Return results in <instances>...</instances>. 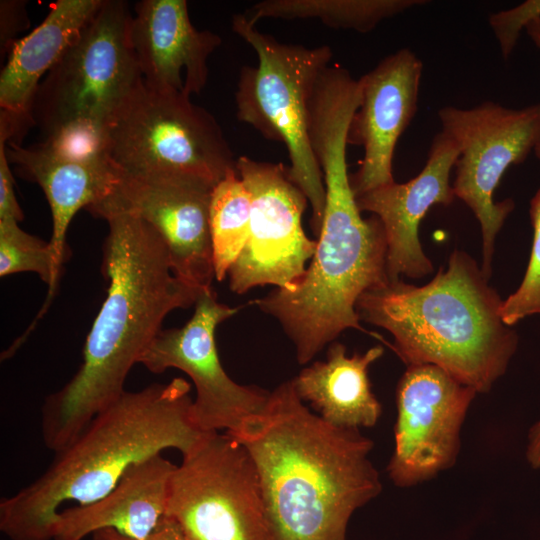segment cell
<instances>
[{
	"mask_svg": "<svg viewBox=\"0 0 540 540\" xmlns=\"http://www.w3.org/2000/svg\"><path fill=\"white\" fill-rule=\"evenodd\" d=\"M102 271L107 296L74 376L41 407V436L53 452L70 443L126 390V378L173 310L195 305L199 290L178 278L158 233L140 217L110 211Z\"/></svg>",
	"mask_w": 540,
	"mask_h": 540,
	"instance_id": "6da1fadb",
	"label": "cell"
},
{
	"mask_svg": "<svg viewBox=\"0 0 540 540\" xmlns=\"http://www.w3.org/2000/svg\"><path fill=\"white\" fill-rule=\"evenodd\" d=\"M228 435L254 461L272 540H346L352 514L382 490L372 440L311 412L292 380Z\"/></svg>",
	"mask_w": 540,
	"mask_h": 540,
	"instance_id": "7a4b0ae2",
	"label": "cell"
},
{
	"mask_svg": "<svg viewBox=\"0 0 540 540\" xmlns=\"http://www.w3.org/2000/svg\"><path fill=\"white\" fill-rule=\"evenodd\" d=\"M190 391L179 377L125 391L54 452L41 475L1 499V532L10 540H52L65 502L102 498L129 467L163 450L190 452L207 434L194 420Z\"/></svg>",
	"mask_w": 540,
	"mask_h": 540,
	"instance_id": "3957f363",
	"label": "cell"
},
{
	"mask_svg": "<svg viewBox=\"0 0 540 540\" xmlns=\"http://www.w3.org/2000/svg\"><path fill=\"white\" fill-rule=\"evenodd\" d=\"M476 261L454 250L423 286L401 279L364 292L360 320L393 336L389 346L407 365L437 366L477 393L506 372L518 335L501 318L503 300Z\"/></svg>",
	"mask_w": 540,
	"mask_h": 540,
	"instance_id": "277c9868",
	"label": "cell"
},
{
	"mask_svg": "<svg viewBox=\"0 0 540 540\" xmlns=\"http://www.w3.org/2000/svg\"><path fill=\"white\" fill-rule=\"evenodd\" d=\"M347 168L342 156L322 162L324 217L305 274L292 290L275 288L254 300L280 323L301 365L343 331H365L356 303L367 290L389 282L384 227L375 215L361 216Z\"/></svg>",
	"mask_w": 540,
	"mask_h": 540,
	"instance_id": "5b68a950",
	"label": "cell"
},
{
	"mask_svg": "<svg viewBox=\"0 0 540 540\" xmlns=\"http://www.w3.org/2000/svg\"><path fill=\"white\" fill-rule=\"evenodd\" d=\"M232 29L258 57L257 66L240 70L235 92L237 118L286 147L289 178L306 195L312 210L311 227L318 236L326 196L309 137V100L329 66L332 50L327 45L307 48L280 42L258 31L244 13L233 16Z\"/></svg>",
	"mask_w": 540,
	"mask_h": 540,
	"instance_id": "8992f818",
	"label": "cell"
},
{
	"mask_svg": "<svg viewBox=\"0 0 540 540\" xmlns=\"http://www.w3.org/2000/svg\"><path fill=\"white\" fill-rule=\"evenodd\" d=\"M108 159L118 174L196 178L215 186L236 170L222 128L203 107L143 79L105 122Z\"/></svg>",
	"mask_w": 540,
	"mask_h": 540,
	"instance_id": "52a82bcc",
	"label": "cell"
},
{
	"mask_svg": "<svg viewBox=\"0 0 540 540\" xmlns=\"http://www.w3.org/2000/svg\"><path fill=\"white\" fill-rule=\"evenodd\" d=\"M123 0L101 6L41 81L32 119L44 135L78 119L104 121L141 82Z\"/></svg>",
	"mask_w": 540,
	"mask_h": 540,
	"instance_id": "ba28073f",
	"label": "cell"
},
{
	"mask_svg": "<svg viewBox=\"0 0 540 540\" xmlns=\"http://www.w3.org/2000/svg\"><path fill=\"white\" fill-rule=\"evenodd\" d=\"M165 517L186 540H272L256 466L227 433H207L176 465Z\"/></svg>",
	"mask_w": 540,
	"mask_h": 540,
	"instance_id": "9c48e42d",
	"label": "cell"
},
{
	"mask_svg": "<svg viewBox=\"0 0 540 540\" xmlns=\"http://www.w3.org/2000/svg\"><path fill=\"white\" fill-rule=\"evenodd\" d=\"M438 115L459 149L452 189L480 223L481 269L489 278L496 236L514 209L512 199L495 202L494 192L507 168L523 163L540 143V103L513 109L486 101L468 109L446 106Z\"/></svg>",
	"mask_w": 540,
	"mask_h": 540,
	"instance_id": "30bf717a",
	"label": "cell"
},
{
	"mask_svg": "<svg viewBox=\"0 0 540 540\" xmlns=\"http://www.w3.org/2000/svg\"><path fill=\"white\" fill-rule=\"evenodd\" d=\"M236 171L251 194V225L248 241L228 271L229 287L237 294L265 285L292 290L317 247L302 226L308 199L282 163L240 156Z\"/></svg>",
	"mask_w": 540,
	"mask_h": 540,
	"instance_id": "8fae6325",
	"label": "cell"
},
{
	"mask_svg": "<svg viewBox=\"0 0 540 540\" xmlns=\"http://www.w3.org/2000/svg\"><path fill=\"white\" fill-rule=\"evenodd\" d=\"M202 290L191 319L180 328L161 330L139 363L155 374L169 368L186 373L196 389L193 417L203 432L237 433L265 406L269 391L241 385L225 372L216 348L217 326L238 312Z\"/></svg>",
	"mask_w": 540,
	"mask_h": 540,
	"instance_id": "7c38bea8",
	"label": "cell"
},
{
	"mask_svg": "<svg viewBox=\"0 0 540 540\" xmlns=\"http://www.w3.org/2000/svg\"><path fill=\"white\" fill-rule=\"evenodd\" d=\"M476 394L437 366H408L396 390L395 447L387 466L396 486L420 484L455 464Z\"/></svg>",
	"mask_w": 540,
	"mask_h": 540,
	"instance_id": "4fadbf2b",
	"label": "cell"
},
{
	"mask_svg": "<svg viewBox=\"0 0 540 540\" xmlns=\"http://www.w3.org/2000/svg\"><path fill=\"white\" fill-rule=\"evenodd\" d=\"M214 186L178 177L146 179L118 174L111 194L88 211L132 213L148 223L168 250L174 274L199 290L215 278L209 208Z\"/></svg>",
	"mask_w": 540,
	"mask_h": 540,
	"instance_id": "5bb4252c",
	"label": "cell"
},
{
	"mask_svg": "<svg viewBox=\"0 0 540 540\" xmlns=\"http://www.w3.org/2000/svg\"><path fill=\"white\" fill-rule=\"evenodd\" d=\"M422 70L421 60L404 48L358 80L360 105L347 137L348 144L364 149L359 169L349 177L355 198L395 181L394 150L416 113Z\"/></svg>",
	"mask_w": 540,
	"mask_h": 540,
	"instance_id": "9a60e30c",
	"label": "cell"
},
{
	"mask_svg": "<svg viewBox=\"0 0 540 540\" xmlns=\"http://www.w3.org/2000/svg\"><path fill=\"white\" fill-rule=\"evenodd\" d=\"M459 155L456 142L445 132L438 133L431 144L421 172L406 183L392 182L358 197L360 212L377 216L387 241L389 281L401 276L419 279L433 271L418 235L419 224L434 205H450L454 192L450 173Z\"/></svg>",
	"mask_w": 540,
	"mask_h": 540,
	"instance_id": "2e32d148",
	"label": "cell"
},
{
	"mask_svg": "<svg viewBox=\"0 0 540 540\" xmlns=\"http://www.w3.org/2000/svg\"><path fill=\"white\" fill-rule=\"evenodd\" d=\"M129 33L147 86L188 97L206 86L208 59L222 39L193 26L185 0L137 2Z\"/></svg>",
	"mask_w": 540,
	"mask_h": 540,
	"instance_id": "e0dca14e",
	"label": "cell"
},
{
	"mask_svg": "<svg viewBox=\"0 0 540 540\" xmlns=\"http://www.w3.org/2000/svg\"><path fill=\"white\" fill-rule=\"evenodd\" d=\"M175 468L161 453L132 465L102 498L60 510L53 540H82L102 529L136 540L147 538L164 517Z\"/></svg>",
	"mask_w": 540,
	"mask_h": 540,
	"instance_id": "ac0fdd59",
	"label": "cell"
},
{
	"mask_svg": "<svg viewBox=\"0 0 540 540\" xmlns=\"http://www.w3.org/2000/svg\"><path fill=\"white\" fill-rule=\"evenodd\" d=\"M6 153L18 173L36 182L47 198L52 214L49 242L62 269L68 257L66 234L74 215L108 197L118 173L112 165H91L58 157L41 143L23 147L19 142L9 141Z\"/></svg>",
	"mask_w": 540,
	"mask_h": 540,
	"instance_id": "d6986e66",
	"label": "cell"
},
{
	"mask_svg": "<svg viewBox=\"0 0 540 540\" xmlns=\"http://www.w3.org/2000/svg\"><path fill=\"white\" fill-rule=\"evenodd\" d=\"M103 0H58L28 35L16 39L0 74V109L32 117L42 77L78 37Z\"/></svg>",
	"mask_w": 540,
	"mask_h": 540,
	"instance_id": "ffe728a7",
	"label": "cell"
},
{
	"mask_svg": "<svg viewBox=\"0 0 540 540\" xmlns=\"http://www.w3.org/2000/svg\"><path fill=\"white\" fill-rule=\"evenodd\" d=\"M384 353L380 345L363 354L347 355L345 345L333 342L325 361H315L292 379L302 401L328 423L346 429L373 427L381 404L371 390L368 370Z\"/></svg>",
	"mask_w": 540,
	"mask_h": 540,
	"instance_id": "44dd1931",
	"label": "cell"
},
{
	"mask_svg": "<svg viewBox=\"0 0 540 540\" xmlns=\"http://www.w3.org/2000/svg\"><path fill=\"white\" fill-rule=\"evenodd\" d=\"M424 0H264L244 15L250 22L262 18L317 19L336 29L373 30L382 20L425 4Z\"/></svg>",
	"mask_w": 540,
	"mask_h": 540,
	"instance_id": "7402d4cb",
	"label": "cell"
},
{
	"mask_svg": "<svg viewBox=\"0 0 540 540\" xmlns=\"http://www.w3.org/2000/svg\"><path fill=\"white\" fill-rule=\"evenodd\" d=\"M251 194L237 171L213 188L209 224L215 279L222 281L245 247L251 225Z\"/></svg>",
	"mask_w": 540,
	"mask_h": 540,
	"instance_id": "603a6c76",
	"label": "cell"
},
{
	"mask_svg": "<svg viewBox=\"0 0 540 540\" xmlns=\"http://www.w3.org/2000/svg\"><path fill=\"white\" fill-rule=\"evenodd\" d=\"M50 242L25 232L19 222L0 219V276L37 273L48 285L45 308L53 297L61 276Z\"/></svg>",
	"mask_w": 540,
	"mask_h": 540,
	"instance_id": "cb8c5ba5",
	"label": "cell"
},
{
	"mask_svg": "<svg viewBox=\"0 0 540 540\" xmlns=\"http://www.w3.org/2000/svg\"><path fill=\"white\" fill-rule=\"evenodd\" d=\"M40 143L54 155L67 160L91 165H111L104 121H71L46 135Z\"/></svg>",
	"mask_w": 540,
	"mask_h": 540,
	"instance_id": "d4e9b609",
	"label": "cell"
},
{
	"mask_svg": "<svg viewBox=\"0 0 540 540\" xmlns=\"http://www.w3.org/2000/svg\"><path fill=\"white\" fill-rule=\"evenodd\" d=\"M529 213L533 241L528 266L518 289L501 307V318L510 327L526 317L540 314V189L530 202Z\"/></svg>",
	"mask_w": 540,
	"mask_h": 540,
	"instance_id": "484cf974",
	"label": "cell"
},
{
	"mask_svg": "<svg viewBox=\"0 0 540 540\" xmlns=\"http://www.w3.org/2000/svg\"><path fill=\"white\" fill-rule=\"evenodd\" d=\"M489 24L505 59L516 46L522 29H526L534 44L540 49V0H527L513 8L493 13L489 18ZM534 152L540 160V143Z\"/></svg>",
	"mask_w": 540,
	"mask_h": 540,
	"instance_id": "4316f807",
	"label": "cell"
},
{
	"mask_svg": "<svg viewBox=\"0 0 540 540\" xmlns=\"http://www.w3.org/2000/svg\"><path fill=\"white\" fill-rule=\"evenodd\" d=\"M9 138L0 134V219H13L21 222L23 211L16 199L14 179L6 153Z\"/></svg>",
	"mask_w": 540,
	"mask_h": 540,
	"instance_id": "83f0119b",
	"label": "cell"
},
{
	"mask_svg": "<svg viewBox=\"0 0 540 540\" xmlns=\"http://www.w3.org/2000/svg\"><path fill=\"white\" fill-rule=\"evenodd\" d=\"M1 47L4 51L10 49L16 41L14 36L22 30L23 23L29 25L25 4L21 1H1Z\"/></svg>",
	"mask_w": 540,
	"mask_h": 540,
	"instance_id": "f1b7e54d",
	"label": "cell"
},
{
	"mask_svg": "<svg viewBox=\"0 0 540 540\" xmlns=\"http://www.w3.org/2000/svg\"><path fill=\"white\" fill-rule=\"evenodd\" d=\"M91 540H136L120 534L114 529H102L92 534ZM143 540H186L176 524L163 517L155 530Z\"/></svg>",
	"mask_w": 540,
	"mask_h": 540,
	"instance_id": "f546056e",
	"label": "cell"
},
{
	"mask_svg": "<svg viewBox=\"0 0 540 540\" xmlns=\"http://www.w3.org/2000/svg\"><path fill=\"white\" fill-rule=\"evenodd\" d=\"M526 458L532 468L540 469V420L529 431Z\"/></svg>",
	"mask_w": 540,
	"mask_h": 540,
	"instance_id": "4dcf8cb0",
	"label": "cell"
}]
</instances>
